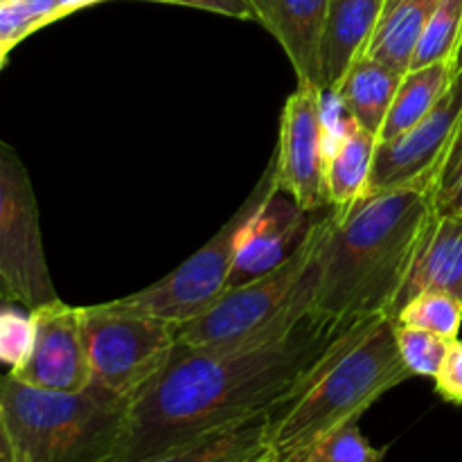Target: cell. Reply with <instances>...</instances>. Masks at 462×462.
Masks as SVG:
<instances>
[{
	"instance_id": "1f68e13d",
	"label": "cell",
	"mask_w": 462,
	"mask_h": 462,
	"mask_svg": "<svg viewBox=\"0 0 462 462\" xmlns=\"http://www.w3.org/2000/svg\"><path fill=\"white\" fill-rule=\"evenodd\" d=\"M12 45H7V43H3V41H0V68L5 66V63H7V59H9V52H12Z\"/></svg>"
},
{
	"instance_id": "4fadbf2b",
	"label": "cell",
	"mask_w": 462,
	"mask_h": 462,
	"mask_svg": "<svg viewBox=\"0 0 462 462\" xmlns=\"http://www.w3.org/2000/svg\"><path fill=\"white\" fill-rule=\"evenodd\" d=\"M253 7L257 23L282 45L298 84L320 88V48L329 0H253Z\"/></svg>"
},
{
	"instance_id": "7a4b0ae2",
	"label": "cell",
	"mask_w": 462,
	"mask_h": 462,
	"mask_svg": "<svg viewBox=\"0 0 462 462\" xmlns=\"http://www.w3.org/2000/svg\"><path fill=\"white\" fill-rule=\"evenodd\" d=\"M438 171L329 212L314 307L341 320L395 319L436 208Z\"/></svg>"
},
{
	"instance_id": "603a6c76",
	"label": "cell",
	"mask_w": 462,
	"mask_h": 462,
	"mask_svg": "<svg viewBox=\"0 0 462 462\" xmlns=\"http://www.w3.org/2000/svg\"><path fill=\"white\" fill-rule=\"evenodd\" d=\"M395 338L397 347L404 365L413 377H427L436 379L440 373L445 356L449 352L451 341L438 337V334L427 332V329L409 328V325L395 323Z\"/></svg>"
},
{
	"instance_id": "9c48e42d",
	"label": "cell",
	"mask_w": 462,
	"mask_h": 462,
	"mask_svg": "<svg viewBox=\"0 0 462 462\" xmlns=\"http://www.w3.org/2000/svg\"><path fill=\"white\" fill-rule=\"evenodd\" d=\"M325 95L319 86L298 84L280 116L275 176L280 189L305 212L329 206L328 156L332 131L325 120Z\"/></svg>"
},
{
	"instance_id": "d6986e66",
	"label": "cell",
	"mask_w": 462,
	"mask_h": 462,
	"mask_svg": "<svg viewBox=\"0 0 462 462\" xmlns=\"http://www.w3.org/2000/svg\"><path fill=\"white\" fill-rule=\"evenodd\" d=\"M269 420L271 413L253 415L144 462H264L271 458Z\"/></svg>"
},
{
	"instance_id": "d4e9b609",
	"label": "cell",
	"mask_w": 462,
	"mask_h": 462,
	"mask_svg": "<svg viewBox=\"0 0 462 462\" xmlns=\"http://www.w3.org/2000/svg\"><path fill=\"white\" fill-rule=\"evenodd\" d=\"M32 343V316L14 307H0V364L9 368L25 359Z\"/></svg>"
},
{
	"instance_id": "6da1fadb",
	"label": "cell",
	"mask_w": 462,
	"mask_h": 462,
	"mask_svg": "<svg viewBox=\"0 0 462 462\" xmlns=\"http://www.w3.org/2000/svg\"><path fill=\"white\" fill-rule=\"evenodd\" d=\"M319 278L320 260L296 298L235 346H176L165 370L131 402L111 462L158 458L287 402L361 323L316 310Z\"/></svg>"
},
{
	"instance_id": "5bb4252c",
	"label": "cell",
	"mask_w": 462,
	"mask_h": 462,
	"mask_svg": "<svg viewBox=\"0 0 462 462\" xmlns=\"http://www.w3.org/2000/svg\"><path fill=\"white\" fill-rule=\"evenodd\" d=\"M386 0H329L320 48V88L332 93L365 52Z\"/></svg>"
},
{
	"instance_id": "2e32d148",
	"label": "cell",
	"mask_w": 462,
	"mask_h": 462,
	"mask_svg": "<svg viewBox=\"0 0 462 462\" xmlns=\"http://www.w3.org/2000/svg\"><path fill=\"white\" fill-rule=\"evenodd\" d=\"M374 149L377 135L350 116L343 117L337 138L332 135L328 156V194L332 210L346 212L365 192Z\"/></svg>"
},
{
	"instance_id": "7c38bea8",
	"label": "cell",
	"mask_w": 462,
	"mask_h": 462,
	"mask_svg": "<svg viewBox=\"0 0 462 462\" xmlns=\"http://www.w3.org/2000/svg\"><path fill=\"white\" fill-rule=\"evenodd\" d=\"M311 226V212L302 210L289 194L278 189L239 233L228 289L251 282L275 269L305 242Z\"/></svg>"
},
{
	"instance_id": "8992f818",
	"label": "cell",
	"mask_w": 462,
	"mask_h": 462,
	"mask_svg": "<svg viewBox=\"0 0 462 462\" xmlns=\"http://www.w3.org/2000/svg\"><path fill=\"white\" fill-rule=\"evenodd\" d=\"M280 189L278 176H275V158H271L266 170L253 185L248 197L237 208L233 217L219 228L215 237L208 239L197 253L188 257L171 273L161 278L158 282L131 293V296L117 298V305L126 310L143 311V314L158 316V319L171 320V323H188L197 319L203 311L210 310L228 289L230 271H233L235 253H237V239L244 226L253 215L273 197Z\"/></svg>"
},
{
	"instance_id": "4316f807",
	"label": "cell",
	"mask_w": 462,
	"mask_h": 462,
	"mask_svg": "<svg viewBox=\"0 0 462 462\" xmlns=\"http://www.w3.org/2000/svg\"><path fill=\"white\" fill-rule=\"evenodd\" d=\"M436 393L449 404H462V341H451L440 373L436 374Z\"/></svg>"
},
{
	"instance_id": "5b68a950",
	"label": "cell",
	"mask_w": 462,
	"mask_h": 462,
	"mask_svg": "<svg viewBox=\"0 0 462 462\" xmlns=\"http://www.w3.org/2000/svg\"><path fill=\"white\" fill-rule=\"evenodd\" d=\"M90 386L108 400L131 402L165 370L179 323L126 310L116 300L79 307Z\"/></svg>"
},
{
	"instance_id": "f1b7e54d",
	"label": "cell",
	"mask_w": 462,
	"mask_h": 462,
	"mask_svg": "<svg viewBox=\"0 0 462 462\" xmlns=\"http://www.w3.org/2000/svg\"><path fill=\"white\" fill-rule=\"evenodd\" d=\"M438 212H454V215H462V176L458 183L436 203Z\"/></svg>"
},
{
	"instance_id": "30bf717a",
	"label": "cell",
	"mask_w": 462,
	"mask_h": 462,
	"mask_svg": "<svg viewBox=\"0 0 462 462\" xmlns=\"http://www.w3.org/2000/svg\"><path fill=\"white\" fill-rule=\"evenodd\" d=\"M32 343L25 359L9 374L43 391L81 393L90 386V368L81 338L79 307L59 300L30 311Z\"/></svg>"
},
{
	"instance_id": "52a82bcc",
	"label": "cell",
	"mask_w": 462,
	"mask_h": 462,
	"mask_svg": "<svg viewBox=\"0 0 462 462\" xmlns=\"http://www.w3.org/2000/svg\"><path fill=\"white\" fill-rule=\"evenodd\" d=\"M328 226L329 215L314 219L305 242L287 260L251 282L228 289L210 310L188 323H180L176 346L192 350H219L260 332L296 298L316 269Z\"/></svg>"
},
{
	"instance_id": "f546056e",
	"label": "cell",
	"mask_w": 462,
	"mask_h": 462,
	"mask_svg": "<svg viewBox=\"0 0 462 462\" xmlns=\"http://www.w3.org/2000/svg\"><path fill=\"white\" fill-rule=\"evenodd\" d=\"M97 3H108V0H57V12L59 18H66L70 14L79 12V9L90 7V5H97Z\"/></svg>"
},
{
	"instance_id": "d6a6232c",
	"label": "cell",
	"mask_w": 462,
	"mask_h": 462,
	"mask_svg": "<svg viewBox=\"0 0 462 462\" xmlns=\"http://www.w3.org/2000/svg\"><path fill=\"white\" fill-rule=\"evenodd\" d=\"M454 70H462V41L458 45V52H456L454 57Z\"/></svg>"
},
{
	"instance_id": "ac0fdd59",
	"label": "cell",
	"mask_w": 462,
	"mask_h": 462,
	"mask_svg": "<svg viewBox=\"0 0 462 462\" xmlns=\"http://www.w3.org/2000/svg\"><path fill=\"white\" fill-rule=\"evenodd\" d=\"M438 3L440 0H386L365 54L406 75Z\"/></svg>"
},
{
	"instance_id": "3957f363",
	"label": "cell",
	"mask_w": 462,
	"mask_h": 462,
	"mask_svg": "<svg viewBox=\"0 0 462 462\" xmlns=\"http://www.w3.org/2000/svg\"><path fill=\"white\" fill-rule=\"evenodd\" d=\"M388 316L356 323L314 374L271 413L273 462H307L311 449L337 429L359 422L388 391L409 382Z\"/></svg>"
},
{
	"instance_id": "836d02e7",
	"label": "cell",
	"mask_w": 462,
	"mask_h": 462,
	"mask_svg": "<svg viewBox=\"0 0 462 462\" xmlns=\"http://www.w3.org/2000/svg\"><path fill=\"white\" fill-rule=\"evenodd\" d=\"M3 3H16V0H0V5Z\"/></svg>"
},
{
	"instance_id": "ba28073f",
	"label": "cell",
	"mask_w": 462,
	"mask_h": 462,
	"mask_svg": "<svg viewBox=\"0 0 462 462\" xmlns=\"http://www.w3.org/2000/svg\"><path fill=\"white\" fill-rule=\"evenodd\" d=\"M0 300L27 311L59 300L32 179L5 140H0Z\"/></svg>"
},
{
	"instance_id": "7402d4cb",
	"label": "cell",
	"mask_w": 462,
	"mask_h": 462,
	"mask_svg": "<svg viewBox=\"0 0 462 462\" xmlns=\"http://www.w3.org/2000/svg\"><path fill=\"white\" fill-rule=\"evenodd\" d=\"M462 41V0H440L422 32L411 68L454 61Z\"/></svg>"
},
{
	"instance_id": "9a60e30c",
	"label": "cell",
	"mask_w": 462,
	"mask_h": 462,
	"mask_svg": "<svg viewBox=\"0 0 462 462\" xmlns=\"http://www.w3.org/2000/svg\"><path fill=\"white\" fill-rule=\"evenodd\" d=\"M424 291L449 293L462 302V215L438 212L422 253L402 289L397 310Z\"/></svg>"
},
{
	"instance_id": "484cf974",
	"label": "cell",
	"mask_w": 462,
	"mask_h": 462,
	"mask_svg": "<svg viewBox=\"0 0 462 462\" xmlns=\"http://www.w3.org/2000/svg\"><path fill=\"white\" fill-rule=\"evenodd\" d=\"M43 27L41 18L32 9L30 0L0 5V41L16 48L23 39L39 32Z\"/></svg>"
},
{
	"instance_id": "83f0119b",
	"label": "cell",
	"mask_w": 462,
	"mask_h": 462,
	"mask_svg": "<svg viewBox=\"0 0 462 462\" xmlns=\"http://www.w3.org/2000/svg\"><path fill=\"white\" fill-rule=\"evenodd\" d=\"M143 3H162V5H180V7L201 9V12L221 14L239 21H257V12L253 7V0H143Z\"/></svg>"
},
{
	"instance_id": "277c9868",
	"label": "cell",
	"mask_w": 462,
	"mask_h": 462,
	"mask_svg": "<svg viewBox=\"0 0 462 462\" xmlns=\"http://www.w3.org/2000/svg\"><path fill=\"white\" fill-rule=\"evenodd\" d=\"M126 411L93 388L43 391L0 374V420L16 462H111Z\"/></svg>"
},
{
	"instance_id": "cb8c5ba5",
	"label": "cell",
	"mask_w": 462,
	"mask_h": 462,
	"mask_svg": "<svg viewBox=\"0 0 462 462\" xmlns=\"http://www.w3.org/2000/svg\"><path fill=\"white\" fill-rule=\"evenodd\" d=\"M388 447H373L361 431L359 422H350L325 436L311 449L307 462H383Z\"/></svg>"
},
{
	"instance_id": "4dcf8cb0",
	"label": "cell",
	"mask_w": 462,
	"mask_h": 462,
	"mask_svg": "<svg viewBox=\"0 0 462 462\" xmlns=\"http://www.w3.org/2000/svg\"><path fill=\"white\" fill-rule=\"evenodd\" d=\"M0 462H16V458H14L12 440H9L3 420H0Z\"/></svg>"
},
{
	"instance_id": "ffe728a7",
	"label": "cell",
	"mask_w": 462,
	"mask_h": 462,
	"mask_svg": "<svg viewBox=\"0 0 462 462\" xmlns=\"http://www.w3.org/2000/svg\"><path fill=\"white\" fill-rule=\"evenodd\" d=\"M454 61H438L424 68H411L402 77L391 108L386 113L377 140H393L413 129L438 106L454 81Z\"/></svg>"
},
{
	"instance_id": "44dd1931",
	"label": "cell",
	"mask_w": 462,
	"mask_h": 462,
	"mask_svg": "<svg viewBox=\"0 0 462 462\" xmlns=\"http://www.w3.org/2000/svg\"><path fill=\"white\" fill-rule=\"evenodd\" d=\"M397 325L427 329L447 341H456L462 328V302L442 291H424L397 310Z\"/></svg>"
},
{
	"instance_id": "e0dca14e",
	"label": "cell",
	"mask_w": 462,
	"mask_h": 462,
	"mask_svg": "<svg viewBox=\"0 0 462 462\" xmlns=\"http://www.w3.org/2000/svg\"><path fill=\"white\" fill-rule=\"evenodd\" d=\"M402 77L404 75L364 52L343 75L332 95L341 102L346 116L379 135Z\"/></svg>"
},
{
	"instance_id": "8fae6325",
	"label": "cell",
	"mask_w": 462,
	"mask_h": 462,
	"mask_svg": "<svg viewBox=\"0 0 462 462\" xmlns=\"http://www.w3.org/2000/svg\"><path fill=\"white\" fill-rule=\"evenodd\" d=\"M462 116V70L438 106L422 122L393 140H377L373 170L364 194L400 188L420 176L440 171V162L449 149Z\"/></svg>"
}]
</instances>
